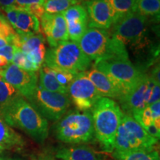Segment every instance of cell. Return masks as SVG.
I'll return each instance as SVG.
<instances>
[{"label":"cell","mask_w":160,"mask_h":160,"mask_svg":"<svg viewBox=\"0 0 160 160\" xmlns=\"http://www.w3.org/2000/svg\"><path fill=\"white\" fill-rule=\"evenodd\" d=\"M0 115L10 127L22 130L38 142L43 143L48 137V120L22 96L0 112Z\"/></svg>","instance_id":"6da1fadb"},{"label":"cell","mask_w":160,"mask_h":160,"mask_svg":"<svg viewBox=\"0 0 160 160\" xmlns=\"http://www.w3.org/2000/svg\"><path fill=\"white\" fill-rule=\"evenodd\" d=\"M123 113L116 101L103 97L91 108L96 139L104 152L112 153L114 151L116 135Z\"/></svg>","instance_id":"7a4b0ae2"},{"label":"cell","mask_w":160,"mask_h":160,"mask_svg":"<svg viewBox=\"0 0 160 160\" xmlns=\"http://www.w3.org/2000/svg\"><path fill=\"white\" fill-rule=\"evenodd\" d=\"M78 44L83 53L95 63L117 58H128L125 45L107 30L88 27Z\"/></svg>","instance_id":"3957f363"},{"label":"cell","mask_w":160,"mask_h":160,"mask_svg":"<svg viewBox=\"0 0 160 160\" xmlns=\"http://www.w3.org/2000/svg\"><path fill=\"white\" fill-rule=\"evenodd\" d=\"M54 134L59 141L71 145H86L96 140L93 117L90 111H68L54 127Z\"/></svg>","instance_id":"277c9868"},{"label":"cell","mask_w":160,"mask_h":160,"mask_svg":"<svg viewBox=\"0 0 160 160\" xmlns=\"http://www.w3.org/2000/svg\"><path fill=\"white\" fill-rule=\"evenodd\" d=\"M44 62L51 68L63 70L76 75L87 71L91 65V59L83 53L78 42L71 40L48 49Z\"/></svg>","instance_id":"5b68a950"},{"label":"cell","mask_w":160,"mask_h":160,"mask_svg":"<svg viewBox=\"0 0 160 160\" xmlns=\"http://www.w3.org/2000/svg\"><path fill=\"white\" fill-rule=\"evenodd\" d=\"M93 67L105 73L120 93L125 95L139 81L143 74L128 58H117L94 63Z\"/></svg>","instance_id":"8992f818"},{"label":"cell","mask_w":160,"mask_h":160,"mask_svg":"<svg viewBox=\"0 0 160 160\" xmlns=\"http://www.w3.org/2000/svg\"><path fill=\"white\" fill-rule=\"evenodd\" d=\"M159 140L151 137L129 114L123 113L115 139L116 151L156 147Z\"/></svg>","instance_id":"52a82bcc"},{"label":"cell","mask_w":160,"mask_h":160,"mask_svg":"<svg viewBox=\"0 0 160 160\" xmlns=\"http://www.w3.org/2000/svg\"><path fill=\"white\" fill-rule=\"evenodd\" d=\"M46 120L57 122L68 112L71 101L68 94L44 90L38 85L28 101Z\"/></svg>","instance_id":"ba28073f"},{"label":"cell","mask_w":160,"mask_h":160,"mask_svg":"<svg viewBox=\"0 0 160 160\" xmlns=\"http://www.w3.org/2000/svg\"><path fill=\"white\" fill-rule=\"evenodd\" d=\"M147 21L148 17L137 12H131L112 24L111 35L125 45H139L145 37Z\"/></svg>","instance_id":"9c48e42d"},{"label":"cell","mask_w":160,"mask_h":160,"mask_svg":"<svg viewBox=\"0 0 160 160\" xmlns=\"http://www.w3.org/2000/svg\"><path fill=\"white\" fill-rule=\"evenodd\" d=\"M155 84L148 75L143 73L137 85L118 99L123 113L131 116L152 105L151 97Z\"/></svg>","instance_id":"30bf717a"},{"label":"cell","mask_w":160,"mask_h":160,"mask_svg":"<svg viewBox=\"0 0 160 160\" xmlns=\"http://www.w3.org/2000/svg\"><path fill=\"white\" fill-rule=\"evenodd\" d=\"M85 72L78 73L68 88V94L71 101L81 111L91 110L95 103L102 97Z\"/></svg>","instance_id":"8fae6325"},{"label":"cell","mask_w":160,"mask_h":160,"mask_svg":"<svg viewBox=\"0 0 160 160\" xmlns=\"http://www.w3.org/2000/svg\"><path fill=\"white\" fill-rule=\"evenodd\" d=\"M0 77L11 84L28 101L31 99L38 87V77L36 72L22 69L11 63L0 71Z\"/></svg>","instance_id":"7c38bea8"},{"label":"cell","mask_w":160,"mask_h":160,"mask_svg":"<svg viewBox=\"0 0 160 160\" xmlns=\"http://www.w3.org/2000/svg\"><path fill=\"white\" fill-rule=\"evenodd\" d=\"M41 28L45 33L51 48L56 47L59 43L68 39L67 25L62 13L50 14L45 13L40 19Z\"/></svg>","instance_id":"4fadbf2b"},{"label":"cell","mask_w":160,"mask_h":160,"mask_svg":"<svg viewBox=\"0 0 160 160\" xmlns=\"http://www.w3.org/2000/svg\"><path fill=\"white\" fill-rule=\"evenodd\" d=\"M85 9L88 16V27L108 30L114 21V13L108 0H88Z\"/></svg>","instance_id":"5bb4252c"},{"label":"cell","mask_w":160,"mask_h":160,"mask_svg":"<svg viewBox=\"0 0 160 160\" xmlns=\"http://www.w3.org/2000/svg\"><path fill=\"white\" fill-rule=\"evenodd\" d=\"M19 37L18 48L25 53L39 68L44 64L46 53L45 39L41 33H17Z\"/></svg>","instance_id":"9a60e30c"},{"label":"cell","mask_w":160,"mask_h":160,"mask_svg":"<svg viewBox=\"0 0 160 160\" xmlns=\"http://www.w3.org/2000/svg\"><path fill=\"white\" fill-rule=\"evenodd\" d=\"M147 133L159 139L160 137V101L131 115Z\"/></svg>","instance_id":"2e32d148"},{"label":"cell","mask_w":160,"mask_h":160,"mask_svg":"<svg viewBox=\"0 0 160 160\" xmlns=\"http://www.w3.org/2000/svg\"><path fill=\"white\" fill-rule=\"evenodd\" d=\"M58 160H102L101 156L86 145L62 148L56 153Z\"/></svg>","instance_id":"e0dca14e"},{"label":"cell","mask_w":160,"mask_h":160,"mask_svg":"<svg viewBox=\"0 0 160 160\" xmlns=\"http://www.w3.org/2000/svg\"><path fill=\"white\" fill-rule=\"evenodd\" d=\"M85 73L102 97L110 99H119L121 96L119 92L105 73L94 67Z\"/></svg>","instance_id":"ac0fdd59"},{"label":"cell","mask_w":160,"mask_h":160,"mask_svg":"<svg viewBox=\"0 0 160 160\" xmlns=\"http://www.w3.org/2000/svg\"><path fill=\"white\" fill-rule=\"evenodd\" d=\"M24 145L22 137L0 117V149L19 151Z\"/></svg>","instance_id":"d6986e66"},{"label":"cell","mask_w":160,"mask_h":160,"mask_svg":"<svg viewBox=\"0 0 160 160\" xmlns=\"http://www.w3.org/2000/svg\"><path fill=\"white\" fill-rule=\"evenodd\" d=\"M113 160H160L157 148L112 152Z\"/></svg>","instance_id":"ffe728a7"},{"label":"cell","mask_w":160,"mask_h":160,"mask_svg":"<svg viewBox=\"0 0 160 160\" xmlns=\"http://www.w3.org/2000/svg\"><path fill=\"white\" fill-rule=\"evenodd\" d=\"M13 29L17 33H42L39 20L25 10L20 8L17 16V20Z\"/></svg>","instance_id":"44dd1931"},{"label":"cell","mask_w":160,"mask_h":160,"mask_svg":"<svg viewBox=\"0 0 160 160\" xmlns=\"http://www.w3.org/2000/svg\"><path fill=\"white\" fill-rule=\"evenodd\" d=\"M39 71V81H38V83L39 84L38 85L39 87L48 91L68 94V89L57 81L51 68L43 64Z\"/></svg>","instance_id":"7402d4cb"},{"label":"cell","mask_w":160,"mask_h":160,"mask_svg":"<svg viewBox=\"0 0 160 160\" xmlns=\"http://www.w3.org/2000/svg\"><path fill=\"white\" fill-rule=\"evenodd\" d=\"M19 96L21 95L19 92L11 84L0 77V112L2 111Z\"/></svg>","instance_id":"603a6c76"},{"label":"cell","mask_w":160,"mask_h":160,"mask_svg":"<svg viewBox=\"0 0 160 160\" xmlns=\"http://www.w3.org/2000/svg\"><path fill=\"white\" fill-rule=\"evenodd\" d=\"M136 12L144 17H159V0H136Z\"/></svg>","instance_id":"cb8c5ba5"},{"label":"cell","mask_w":160,"mask_h":160,"mask_svg":"<svg viewBox=\"0 0 160 160\" xmlns=\"http://www.w3.org/2000/svg\"><path fill=\"white\" fill-rule=\"evenodd\" d=\"M108 2L114 13L113 22L122 16L136 12V0H108Z\"/></svg>","instance_id":"d4e9b609"},{"label":"cell","mask_w":160,"mask_h":160,"mask_svg":"<svg viewBox=\"0 0 160 160\" xmlns=\"http://www.w3.org/2000/svg\"><path fill=\"white\" fill-rule=\"evenodd\" d=\"M79 0H48L44 2L45 12L50 14L62 13L71 6L77 5Z\"/></svg>","instance_id":"484cf974"},{"label":"cell","mask_w":160,"mask_h":160,"mask_svg":"<svg viewBox=\"0 0 160 160\" xmlns=\"http://www.w3.org/2000/svg\"><path fill=\"white\" fill-rule=\"evenodd\" d=\"M88 24V21H85V20L73 21L66 23L68 39H71V41L78 42L87 30Z\"/></svg>","instance_id":"4316f807"},{"label":"cell","mask_w":160,"mask_h":160,"mask_svg":"<svg viewBox=\"0 0 160 160\" xmlns=\"http://www.w3.org/2000/svg\"><path fill=\"white\" fill-rule=\"evenodd\" d=\"M62 14L65 18L66 23L73 21H80V20L88 21V16L85 8L79 4L70 7L65 11L62 13Z\"/></svg>","instance_id":"83f0119b"},{"label":"cell","mask_w":160,"mask_h":160,"mask_svg":"<svg viewBox=\"0 0 160 160\" xmlns=\"http://www.w3.org/2000/svg\"><path fill=\"white\" fill-rule=\"evenodd\" d=\"M53 71V74H54L55 77L57 78V81L61 84L63 87H65V88H68L70 84L72 82L74 78L76 77V74L71 73V72L63 71V70H59V69H53L51 68Z\"/></svg>","instance_id":"f1b7e54d"},{"label":"cell","mask_w":160,"mask_h":160,"mask_svg":"<svg viewBox=\"0 0 160 160\" xmlns=\"http://www.w3.org/2000/svg\"><path fill=\"white\" fill-rule=\"evenodd\" d=\"M16 33L17 32H15L11 24L0 14V38L8 40L10 43V40Z\"/></svg>","instance_id":"f546056e"},{"label":"cell","mask_w":160,"mask_h":160,"mask_svg":"<svg viewBox=\"0 0 160 160\" xmlns=\"http://www.w3.org/2000/svg\"><path fill=\"white\" fill-rule=\"evenodd\" d=\"M22 9L28 12L31 15L34 16L39 20H40L42 16L46 13L45 10L44 8L43 4H33V5L27 6Z\"/></svg>","instance_id":"4dcf8cb0"},{"label":"cell","mask_w":160,"mask_h":160,"mask_svg":"<svg viewBox=\"0 0 160 160\" xmlns=\"http://www.w3.org/2000/svg\"><path fill=\"white\" fill-rule=\"evenodd\" d=\"M3 11L5 12L6 16H7L8 20L9 21L10 24L12 27H14L16 22L17 20V16L18 13H19V8H18L16 5H11L9 7L4 8Z\"/></svg>","instance_id":"1f68e13d"},{"label":"cell","mask_w":160,"mask_h":160,"mask_svg":"<svg viewBox=\"0 0 160 160\" xmlns=\"http://www.w3.org/2000/svg\"><path fill=\"white\" fill-rule=\"evenodd\" d=\"M26 59H27V57H26L25 53H24L20 49L16 48L14 53H13V59H12L11 61V63L18 66V67L20 68H22Z\"/></svg>","instance_id":"d6a6232c"},{"label":"cell","mask_w":160,"mask_h":160,"mask_svg":"<svg viewBox=\"0 0 160 160\" xmlns=\"http://www.w3.org/2000/svg\"><path fill=\"white\" fill-rule=\"evenodd\" d=\"M43 0H15L14 5L20 8H24L27 6L33 5V4H43Z\"/></svg>","instance_id":"836d02e7"},{"label":"cell","mask_w":160,"mask_h":160,"mask_svg":"<svg viewBox=\"0 0 160 160\" xmlns=\"http://www.w3.org/2000/svg\"><path fill=\"white\" fill-rule=\"evenodd\" d=\"M148 77L152 79V81L153 82H155L157 85H160V81H159V65L158 64L157 65H156L153 69H152L151 75Z\"/></svg>","instance_id":"e575fe53"},{"label":"cell","mask_w":160,"mask_h":160,"mask_svg":"<svg viewBox=\"0 0 160 160\" xmlns=\"http://www.w3.org/2000/svg\"><path fill=\"white\" fill-rule=\"evenodd\" d=\"M10 64H11V62L7 59H5L3 57H0V71H2L5 68H7Z\"/></svg>","instance_id":"d590c367"},{"label":"cell","mask_w":160,"mask_h":160,"mask_svg":"<svg viewBox=\"0 0 160 160\" xmlns=\"http://www.w3.org/2000/svg\"><path fill=\"white\" fill-rule=\"evenodd\" d=\"M14 4L15 0H0V6L2 7V8L9 7V6L11 5H14Z\"/></svg>","instance_id":"8d00e7d4"},{"label":"cell","mask_w":160,"mask_h":160,"mask_svg":"<svg viewBox=\"0 0 160 160\" xmlns=\"http://www.w3.org/2000/svg\"><path fill=\"white\" fill-rule=\"evenodd\" d=\"M8 44H9V42H8V40H6L5 39H2V38H0V48L4 47V46L8 45Z\"/></svg>","instance_id":"74e56055"},{"label":"cell","mask_w":160,"mask_h":160,"mask_svg":"<svg viewBox=\"0 0 160 160\" xmlns=\"http://www.w3.org/2000/svg\"><path fill=\"white\" fill-rule=\"evenodd\" d=\"M0 160H9V159H6L5 158H0Z\"/></svg>","instance_id":"f35d334b"},{"label":"cell","mask_w":160,"mask_h":160,"mask_svg":"<svg viewBox=\"0 0 160 160\" xmlns=\"http://www.w3.org/2000/svg\"><path fill=\"white\" fill-rule=\"evenodd\" d=\"M3 151H2V149H0V153H2V152Z\"/></svg>","instance_id":"ab89813d"},{"label":"cell","mask_w":160,"mask_h":160,"mask_svg":"<svg viewBox=\"0 0 160 160\" xmlns=\"http://www.w3.org/2000/svg\"><path fill=\"white\" fill-rule=\"evenodd\" d=\"M44 2H46V1H48V0H43Z\"/></svg>","instance_id":"60d3db41"}]
</instances>
